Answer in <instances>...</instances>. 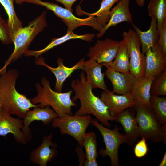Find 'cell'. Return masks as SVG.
Segmentation results:
<instances>
[{
    "label": "cell",
    "instance_id": "cell-1",
    "mask_svg": "<svg viewBox=\"0 0 166 166\" xmlns=\"http://www.w3.org/2000/svg\"><path fill=\"white\" fill-rule=\"evenodd\" d=\"M71 86L75 92L72 101L75 102L78 99L81 104L75 115L92 114L102 124L107 128H110L111 125L109 121H115V118L110 115L106 106L100 98L93 92L92 87L87 79L84 71L80 73L79 79L72 80Z\"/></svg>",
    "mask_w": 166,
    "mask_h": 166
},
{
    "label": "cell",
    "instance_id": "cell-2",
    "mask_svg": "<svg viewBox=\"0 0 166 166\" xmlns=\"http://www.w3.org/2000/svg\"><path fill=\"white\" fill-rule=\"evenodd\" d=\"M19 74L17 70L11 69L1 74L0 100L2 109L23 119L30 108L39 106L33 104L30 100L16 90L15 85Z\"/></svg>",
    "mask_w": 166,
    "mask_h": 166
},
{
    "label": "cell",
    "instance_id": "cell-3",
    "mask_svg": "<svg viewBox=\"0 0 166 166\" xmlns=\"http://www.w3.org/2000/svg\"><path fill=\"white\" fill-rule=\"evenodd\" d=\"M41 82L42 85L39 83L36 84L37 94L30 100L32 103L39 104V106L42 108L51 106L60 118L73 115L72 107L77 106L71 98L73 91L63 93L53 90L49 81L45 77L42 78Z\"/></svg>",
    "mask_w": 166,
    "mask_h": 166
},
{
    "label": "cell",
    "instance_id": "cell-4",
    "mask_svg": "<svg viewBox=\"0 0 166 166\" xmlns=\"http://www.w3.org/2000/svg\"><path fill=\"white\" fill-rule=\"evenodd\" d=\"M46 11L30 22L28 25L19 29L11 38L14 45L13 52L0 69V75L6 71L8 65L21 58L36 36L47 26Z\"/></svg>",
    "mask_w": 166,
    "mask_h": 166
},
{
    "label": "cell",
    "instance_id": "cell-5",
    "mask_svg": "<svg viewBox=\"0 0 166 166\" xmlns=\"http://www.w3.org/2000/svg\"><path fill=\"white\" fill-rule=\"evenodd\" d=\"M133 107L136 113L139 137L166 144V124L159 123L150 106L136 104Z\"/></svg>",
    "mask_w": 166,
    "mask_h": 166
},
{
    "label": "cell",
    "instance_id": "cell-6",
    "mask_svg": "<svg viewBox=\"0 0 166 166\" xmlns=\"http://www.w3.org/2000/svg\"><path fill=\"white\" fill-rule=\"evenodd\" d=\"M91 123L100 132L105 146V149L99 150V154L103 157L108 156L112 166H119L118 148L121 144L128 143L127 138L124 134L120 133L117 125H115L113 129H111L100 124L95 120H92Z\"/></svg>",
    "mask_w": 166,
    "mask_h": 166
},
{
    "label": "cell",
    "instance_id": "cell-7",
    "mask_svg": "<svg viewBox=\"0 0 166 166\" xmlns=\"http://www.w3.org/2000/svg\"><path fill=\"white\" fill-rule=\"evenodd\" d=\"M92 120L90 114L68 115L57 117L52 125L53 128H58L61 134L68 135L73 137L82 148L83 136Z\"/></svg>",
    "mask_w": 166,
    "mask_h": 166
},
{
    "label": "cell",
    "instance_id": "cell-8",
    "mask_svg": "<svg viewBox=\"0 0 166 166\" xmlns=\"http://www.w3.org/2000/svg\"><path fill=\"white\" fill-rule=\"evenodd\" d=\"M26 2L44 6L52 11L56 16L61 19L68 29L72 30L79 26H87L99 32L103 27L97 22L95 16L90 15L86 18H80L76 17L72 12L67 9L63 8L54 3L44 2L41 0H28Z\"/></svg>",
    "mask_w": 166,
    "mask_h": 166
},
{
    "label": "cell",
    "instance_id": "cell-9",
    "mask_svg": "<svg viewBox=\"0 0 166 166\" xmlns=\"http://www.w3.org/2000/svg\"><path fill=\"white\" fill-rule=\"evenodd\" d=\"M122 36L127 45L129 57L130 72L137 80L145 78V56L141 51L140 43L135 31H124Z\"/></svg>",
    "mask_w": 166,
    "mask_h": 166
},
{
    "label": "cell",
    "instance_id": "cell-10",
    "mask_svg": "<svg viewBox=\"0 0 166 166\" xmlns=\"http://www.w3.org/2000/svg\"><path fill=\"white\" fill-rule=\"evenodd\" d=\"M120 42L109 38L97 40L89 47L87 56L103 64L111 62L118 50Z\"/></svg>",
    "mask_w": 166,
    "mask_h": 166
},
{
    "label": "cell",
    "instance_id": "cell-11",
    "mask_svg": "<svg viewBox=\"0 0 166 166\" xmlns=\"http://www.w3.org/2000/svg\"><path fill=\"white\" fill-rule=\"evenodd\" d=\"M11 115L2 109L0 110V136H6L12 134L16 142L26 145L28 141L22 131L23 120L18 117L14 118Z\"/></svg>",
    "mask_w": 166,
    "mask_h": 166
},
{
    "label": "cell",
    "instance_id": "cell-12",
    "mask_svg": "<svg viewBox=\"0 0 166 166\" xmlns=\"http://www.w3.org/2000/svg\"><path fill=\"white\" fill-rule=\"evenodd\" d=\"M58 115L49 106L44 108L37 106L31 110L28 111L23 119V127L22 129L28 142L30 141L32 135L30 126L34 121H41L45 125L52 123Z\"/></svg>",
    "mask_w": 166,
    "mask_h": 166
},
{
    "label": "cell",
    "instance_id": "cell-13",
    "mask_svg": "<svg viewBox=\"0 0 166 166\" xmlns=\"http://www.w3.org/2000/svg\"><path fill=\"white\" fill-rule=\"evenodd\" d=\"M100 99L106 106L110 115L115 117L127 108L134 107L136 103L131 94L117 95L109 90L103 91Z\"/></svg>",
    "mask_w": 166,
    "mask_h": 166
},
{
    "label": "cell",
    "instance_id": "cell-14",
    "mask_svg": "<svg viewBox=\"0 0 166 166\" xmlns=\"http://www.w3.org/2000/svg\"><path fill=\"white\" fill-rule=\"evenodd\" d=\"M35 59L36 64L46 67L54 75L56 78L55 90L59 92H62L64 81L74 72L78 69H83L85 61V59L83 58L75 65L69 67L64 65L62 58H59L57 61L58 66L57 67L54 68L47 65L44 61V58L42 57L39 56Z\"/></svg>",
    "mask_w": 166,
    "mask_h": 166
},
{
    "label": "cell",
    "instance_id": "cell-15",
    "mask_svg": "<svg viewBox=\"0 0 166 166\" xmlns=\"http://www.w3.org/2000/svg\"><path fill=\"white\" fill-rule=\"evenodd\" d=\"M52 134L44 136L42 144L31 152L30 160L32 163L46 166L56 157L58 154L57 144L52 142Z\"/></svg>",
    "mask_w": 166,
    "mask_h": 166
},
{
    "label": "cell",
    "instance_id": "cell-16",
    "mask_svg": "<svg viewBox=\"0 0 166 166\" xmlns=\"http://www.w3.org/2000/svg\"><path fill=\"white\" fill-rule=\"evenodd\" d=\"M146 67L145 78L156 77L166 70V57L164 56L160 48L155 43L145 54Z\"/></svg>",
    "mask_w": 166,
    "mask_h": 166
},
{
    "label": "cell",
    "instance_id": "cell-17",
    "mask_svg": "<svg viewBox=\"0 0 166 166\" xmlns=\"http://www.w3.org/2000/svg\"><path fill=\"white\" fill-rule=\"evenodd\" d=\"M133 107L128 108L117 115L115 120L121 124L124 134L128 139L127 144L132 145L139 137V125Z\"/></svg>",
    "mask_w": 166,
    "mask_h": 166
},
{
    "label": "cell",
    "instance_id": "cell-18",
    "mask_svg": "<svg viewBox=\"0 0 166 166\" xmlns=\"http://www.w3.org/2000/svg\"><path fill=\"white\" fill-rule=\"evenodd\" d=\"M131 0H119L117 5L110 10V16L108 23L96 34L99 38L102 37L110 27L115 26L120 23L126 22L132 23V21L129 4Z\"/></svg>",
    "mask_w": 166,
    "mask_h": 166
},
{
    "label": "cell",
    "instance_id": "cell-19",
    "mask_svg": "<svg viewBox=\"0 0 166 166\" xmlns=\"http://www.w3.org/2000/svg\"><path fill=\"white\" fill-rule=\"evenodd\" d=\"M106 68L105 75L112 84L113 90L112 92L120 95L130 93L132 87L136 80L135 77L130 72L121 73Z\"/></svg>",
    "mask_w": 166,
    "mask_h": 166
},
{
    "label": "cell",
    "instance_id": "cell-20",
    "mask_svg": "<svg viewBox=\"0 0 166 166\" xmlns=\"http://www.w3.org/2000/svg\"><path fill=\"white\" fill-rule=\"evenodd\" d=\"M102 64L98 63L90 58L84 63L83 71L86 73V78L90 84L93 89L99 88L103 91L108 90L104 81L105 73H102Z\"/></svg>",
    "mask_w": 166,
    "mask_h": 166
},
{
    "label": "cell",
    "instance_id": "cell-21",
    "mask_svg": "<svg viewBox=\"0 0 166 166\" xmlns=\"http://www.w3.org/2000/svg\"><path fill=\"white\" fill-rule=\"evenodd\" d=\"M95 37V34L93 33L78 35L74 33L73 30L68 28L66 34L65 35L60 38H53L50 42L44 48L38 50L28 49L24 55L26 56H34L36 59L49 50L69 40L80 39L88 42H92Z\"/></svg>",
    "mask_w": 166,
    "mask_h": 166
},
{
    "label": "cell",
    "instance_id": "cell-22",
    "mask_svg": "<svg viewBox=\"0 0 166 166\" xmlns=\"http://www.w3.org/2000/svg\"><path fill=\"white\" fill-rule=\"evenodd\" d=\"M154 79L151 77L141 80H136L130 92L136 104L150 105L151 87Z\"/></svg>",
    "mask_w": 166,
    "mask_h": 166
},
{
    "label": "cell",
    "instance_id": "cell-23",
    "mask_svg": "<svg viewBox=\"0 0 166 166\" xmlns=\"http://www.w3.org/2000/svg\"><path fill=\"white\" fill-rule=\"evenodd\" d=\"M131 25L139 39L142 47V52L145 54L147 51L157 42L158 32L156 19L151 18L149 29L146 31H141L133 23Z\"/></svg>",
    "mask_w": 166,
    "mask_h": 166
},
{
    "label": "cell",
    "instance_id": "cell-24",
    "mask_svg": "<svg viewBox=\"0 0 166 166\" xmlns=\"http://www.w3.org/2000/svg\"><path fill=\"white\" fill-rule=\"evenodd\" d=\"M111 62L103 64L106 68L121 73L129 72V57L127 45L123 39L120 42L116 56Z\"/></svg>",
    "mask_w": 166,
    "mask_h": 166
},
{
    "label": "cell",
    "instance_id": "cell-25",
    "mask_svg": "<svg viewBox=\"0 0 166 166\" xmlns=\"http://www.w3.org/2000/svg\"><path fill=\"white\" fill-rule=\"evenodd\" d=\"M119 0H102L98 10L92 13H89L82 10L79 6L76 8L77 13L80 15L85 14L95 16L97 22L103 27L108 22L110 16V9Z\"/></svg>",
    "mask_w": 166,
    "mask_h": 166
},
{
    "label": "cell",
    "instance_id": "cell-26",
    "mask_svg": "<svg viewBox=\"0 0 166 166\" xmlns=\"http://www.w3.org/2000/svg\"><path fill=\"white\" fill-rule=\"evenodd\" d=\"M15 0H0V3L4 8L8 17L7 21L9 31L11 38L20 28L22 23L18 17L14 6Z\"/></svg>",
    "mask_w": 166,
    "mask_h": 166
},
{
    "label": "cell",
    "instance_id": "cell-27",
    "mask_svg": "<svg viewBox=\"0 0 166 166\" xmlns=\"http://www.w3.org/2000/svg\"><path fill=\"white\" fill-rule=\"evenodd\" d=\"M148 15L157 20V31L166 20V0H150L148 6Z\"/></svg>",
    "mask_w": 166,
    "mask_h": 166
},
{
    "label": "cell",
    "instance_id": "cell-28",
    "mask_svg": "<svg viewBox=\"0 0 166 166\" xmlns=\"http://www.w3.org/2000/svg\"><path fill=\"white\" fill-rule=\"evenodd\" d=\"M150 103L159 123L162 125L166 124V98L151 95Z\"/></svg>",
    "mask_w": 166,
    "mask_h": 166
},
{
    "label": "cell",
    "instance_id": "cell-29",
    "mask_svg": "<svg viewBox=\"0 0 166 166\" xmlns=\"http://www.w3.org/2000/svg\"><path fill=\"white\" fill-rule=\"evenodd\" d=\"M82 145L85 150L86 159H96L98 156L96 135L94 132L85 133L83 139Z\"/></svg>",
    "mask_w": 166,
    "mask_h": 166
},
{
    "label": "cell",
    "instance_id": "cell-30",
    "mask_svg": "<svg viewBox=\"0 0 166 166\" xmlns=\"http://www.w3.org/2000/svg\"><path fill=\"white\" fill-rule=\"evenodd\" d=\"M151 95H166V70L160 73L152 81L151 87Z\"/></svg>",
    "mask_w": 166,
    "mask_h": 166
},
{
    "label": "cell",
    "instance_id": "cell-31",
    "mask_svg": "<svg viewBox=\"0 0 166 166\" xmlns=\"http://www.w3.org/2000/svg\"><path fill=\"white\" fill-rule=\"evenodd\" d=\"M0 41L3 44L8 45L12 42L9 31L7 22L0 14Z\"/></svg>",
    "mask_w": 166,
    "mask_h": 166
},
{
    "label": "cell",
    "instance_id": "cell-32",
    "mask_svg": "<svg viewBox=\"0 0 166 166\" xmlns=\"http://www.w3.org/2000/svg\"><path fill=\"white\" fill-rule=\"evenodd\" d=\"M157 44L163 54L166 57V20L164 21L158 32Z\"/></svg>",
    "mask_w": 166,
    "mask_h": 166
},
{
    "label": "cell",
    "instance_id": "cell-33",
    "mask_svg": "<svg viewBox=\"0 0 166 166\" xmlns=\"http://www.w3.org/2000/svg\"><path fill=\"white\" fill-rule=\"evenodd\" d=\"M146 140L144 137H142V139L136 145L134 152L136 157L138 158H142L147 154L148 148L146 144Z\"/></svg>",
    "mask_w": 166,
    "mask_h": 166
},
{
    "label": "cell",
    "instance_id": "cell-34",
    "mask_svg": "<svg viewBox=\"0 0 166 166\" xmlns=\"http://www.w3.org/2000/svg\"><path fill=\"white\" fill-rule=\"evenodd\" d=\"M63 4L65 8L73 12L72 6L74 3L77 0H55Z\"/></svg>",
    "mask_w": 166,
    "mask_h": 166
},
{
    "label": "cell",
    "instance_id": "cell-35",
    "mask_svg": "<svg viewBox=\"0 0 166 166\" xmlns=\"http://www.w3.org/2000/svg\"><path fill=\"white\" fill-rule=\"evenodd\" d=\"M76 151L79 157V166L82 165L86 159L85 154L82 150V148L80 147H77Z\"/></svg>",
    "mask_w": 166,
    "mask_h": 166
},
{
    "label": "cell",
    "instance_id": "cell-36",
    "mask_svg": "<svg viewBox=\"0 0 166 166\" xmlns=\"http://www.w3.org/2000/svg\"><path fill=\"white\" fill-rule=\"evenodd\" d=\"M83 165L85 166H97L98 164L96 159L88 160L86 159Z\"/></svg>",
    "mask_w": 166,
    "mask_h": 166
},
{
    "label": "cell",
    "instance_id": "cell-37",
    "mask_svg": "<svg viewBox=\"0 0 166 166\" xmlns=\"http://www.w3.org/2000/svg\"><path fill=\"white\" fill-rule=\"evenodd\" d=\"M166 152H165L162 160L159 164V166H166Z\"/></svg>",
    "mask_w": 166,
    "mask_h": 166
},
{
    "label": "cell",
    "instance_id": "cell-38",
    "mask_svg": "<svg viewBox=\"0 0 166 166\" xmlns=\"http://www.w3.org/2000/svg\"><path fill=\"white\" fill-rule=\"evenodd\" d=\"M137 5L140 7H143L145 3V0H136Z\"/></svg>",
    "mask_w": 166,
    "mask_h": 166
},
{
    "label": "cell",
    "instance_id": "cell-39",
    "mask_svg": "<svg viewBox=\"0 0 166 166\" xmlns=\"http://www.w3.org/2000/svg\"><path fill=\"white\" fill-rule=\"evenodd\" d=\"M27 0H15V3L18 4H21L24 2H26Z\"/></svg>",
    "mask_w": 166,
    "mask_h": 166
},
{
    "label": "cell",
    "instance_id": "cell-40",
    "mask_svg": "<svg viewBox=\"0 0 166 166\" xmlns=\"http://www.w3.org/2000/svg\"><path fill=\"white\" fill-rule=\"evenodd\" d=\"M1 109H2V106H1V101L0 100V110H1Z\"/></svg>",
    "mask_w": 166,
    "mask_h": 166
}]
</instances>
